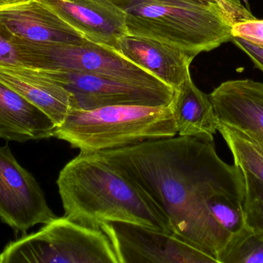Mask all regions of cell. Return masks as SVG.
Listing matches in <instances>:
<instances>
[{
  "label": "cell",
  "instance_id": "cell-1",
  "mask_svg": "<svg viewBox=\"0 0 263 263\" xmlns=\"http://www.w3.org/2000/svg\"><path fill=\"white\" fill-rule=\"evenodd\" d=\"M95 153L151 199L175 236L225 263L234 241L210 204L218 196H245V179L240 167L219 157L214 137L175 136Z\"/></svg>",
  "mask_w": 263,
  "mask_h": 263
},
{
  "label": "cell",
  "instance_id": "cell-2",
  "mask_svg": "<svg viewBox=\"0 0 263 263\" xmlns=\"http://www.w3.org/2000/svg\"><path fill=\"white\" fill-rule=\"evenodd\" d=\"M57 185L65 216L80 225L101 230L106 222H129L173 235L151 199L97 153L80 151L61 170Z\"/></svg>",
  "mask_w": 263,
  "mask_h": 263
},
{
  "label": "cell",
  "instance_id": "cell-3",
  "mask_svg": "<svg viewBox=\"0 0 263 263\" xmlns=\"http://www.w3.org/2000/svg\"><path fill=\"white\" fill-rule=\"evenodd\" d=\"M253 18L240 0L155 2L126 11L128 33L163 42L195 57L231 41L233 26Z\"/></svg>",
  "mask_w": 263,
  "mask_h": 263
},
{
  "label": "cell",
  "instance_id": "cell-4",
  "mask_svg": "<svg viewBox=\"0 0 263 263\" xmlns=\"http://www.w3.org/2000/svg\"><path fill=\"white\" fill-rule=\"evenodd\" d=\"M177 134L170 104L112 105L73 109L55 128L53 137L83 152H98L139 145Z\"/></svg>",
  "mask_w": 263,
  "mask_h": 263
},
{
  "label": "cell",
  "instance_id": "cell-5",
  "mask_svg": "<svg viewBox=\"0 0 263 263\" xmlns=\"http://www.w3.org/2000/svg\"><path fill=\"white\" fill-rule=\"evenodd\" d=\"M119 263L102 230L57 217L36 233L8 244L0 263Z\"/></svg>",
  "mask_w": 263,
  "mask_h": 263
},
{
  "label": "cell",
  "instance_id": "cell-6",
  "mask_svg": "<svg viewBox=\"0 0 263 263\" xmlns=\"http://www.w3.org/2000/svg\"><path fill=\"white\" fill-rule=\"evenodd\" d=\"M9 38L16 49L21 66L97 74L153 87L168 86L114 49L85 38L79 44Z\"/></svg>",
  "mask_w": 263,
  "mask_h": 263
},
{
  "label": "cell",
  "instance_id": "cell-7",
  "mask_svg": "<svg viewBox=\"0 0 263 263\" xmlns=\"http://www.w3.org/2000/svg\"><path fill=\"white\" fill-rule=\"evenodd\" d=\"M35 69L67 90L72 94L75 109L92 110L112 105L167 106L174 94L170 86H142L74 71Z\"/></svg>",
  "mask_w": 263,
  "mask_h": 263
},
{
  "label": "cell",
  "instance_id": "cell-8",
  "mask_svg": "<svg viewBox=\"0 0 263 263\" xmlns=\"http://www.w3.org/2000/svg\"><path fill=\"white\" fill-rule=\"evenodd\" d=\"M119 263H216L170 233L151 227L112 222L103 224Z\"/></svg>",
  "mask_w": 263,
  "mask_h": 263
},
{
  "label": "cell",
  "instance_id": "cell-9",
  "mask_svg": "<svg viewBox=\"0 0 263 263\" xmlns=\"http://www.w3.org/2000/svg\"><path fill=\"white\" fill-rule=\"evenodd\" d=\"M57 216L35 178L21 166L9 147H0V219L16 231L26 232Z\"/></svg>",
  "mask_w": 263,
  "mask_h": 263
},
{
  "label": "cell",
  "instance_id": "cell-10",
  "mask_svg": "<svg viewBox=\"0 0 263 263\" xmlns=\"http://www.w3.org/2000/svg\"><path fill=\"white\" fill-rule=\"evenodd\" d=\"M83 38L116 49L128 34L126 12L107 0H39Z\"/></svg>",
  "mask_w": 263,
  "mask_h": 263
},
{
  "label": "cell",
  "instance_id": "cell-11",
  "mask_svg": "<svg viewBox=\"0 0 263 263\" xmlns=\"http://www.w3.org/2000/svg\"><path fill=\"white\" fill-rule=\"evenodd\" d=\"M0 32L8 37L39 43L79 44L84 40L83 36L39 0L0 8Z\"/></svg>",
  "mask_w": 263,
  "mask_h": 263
},
{
  "label": "cell",
  "instance_id": "cell-12",
  "mask_svg": "<svg viewBox=\"0 0 263 263\" xmlns=\"http://www.w3.org/2000/svg\"><path fill=\"white\" fill-rule=\"evenodd\" d=\"M209 96L219 123L263 140V82L227 80Z\"/></svg>",
  "mask_w": 263,
  "mask_h": 263
},
{
  "label": "cell",
  "instance_id": "cell-13",
  "mask_svg": "<svg viewBox=\"0 0 263 263\" xmlns=\"http://www.w3.org/2000/svg\"><path fill=\"white\" fill-rule=\"evenodd\" d=\"M116 52L150 73L174 91L190 77L195 56L163 42L126 34Z\"/></svg>",
  "mask_w": 263,
  "mask_h": 263
},
{
  "label": "cell",
  "instance_id": "cell-14",
  "mask_svg": "<svg viewBox=\"0 0 263 263\" xmlns=\"http://www.w3.org/2000/svg\"><path fill=\"white\" fill-rule=\"evenodd\" d=\"M0 82L40 108L57 127L75 109L67 90L32 68L0 65Z\"/></svg>",
  "mask_w": 263,
  "mask_h": 263
},
{
  "label": "cell",
  "instance_id": "cell-15",
  "mask_svg": "<svg viewBox=\"0 0 263 263\" xmlns=\"http://www.w3.org/2000/svg\"><path fill=\"white\" fill-rule=\"evenodd\" d=\"M55 128L47 114L0 82V138L18 142L49 138Z\"/></svg>",
  "mask_w": 263,
  "mask_h": 263
},
{
  "label": "cell",
  "instance_id": "cell-16",
  "mask_svg": "<svg viewBox=\"0 0 263 263\" xmlns=\"http://www.w3.org/2000/svg\"><path fill=\"white\" fill-rule=\"evenodd\" d=\"M179 136L214 137L219 119L208 94L199 90L191 75L174 90L170 103Z\"/></svg>",
  "mask_w": 263,
  "mask_h": 263
},
{
  "label": "cell",
  "instance_id": "cell-17",
  "mask_svg": "<svg viewBox=\"0 0 263 263\" xmlns=\"http://www.w3.org/2000/svg\"><path fill=\"white\" fill-rule=\"evenodd\" d=\"M244 209L250 230L263 239V182L246 170Z\"/></svg>",
  "mask_w": 263,
  "mask_h": 263
},
{
  "label": "cell",
  "instance_id": "cell-18",
  "mask_svg": "<svg viewBox=\"0 0 263 263\" xmlns=\"http://www.w3.org/2000/svg\"><path fill=\"white\" fill-rule=\"evenodd\" d=\"M225 263H263V239L252 233L227 256Z\"/></svg>",
  "mask_w": 263,
  "mask_h": 263
},
{
  "label": "cell",
  "instance_id": "cell-19",
  "mask_svg": "<svg viewBox=\"0 0 263 263\" xmlns=\"http://www.w3.org/2000/svg\"><path fill=\"white\" fill-rule=\"evenodd\" d=\"M232 36L263 49V20L253 18L236 23L232 28Z\"/></svg>",
  "mask_w": 263,
  "mask_h": 263
},
{
  "label": "cell",
  "instance_id": "cell-20",
  "mask_svg": "<svg viewBox=\"0 0 263 263\" xmlns=\"http://www.w3.org/2000/svg\"><path fill=\"white\" fill-rule=\"evenodd\" d=\"M0 65L21 66L16 49L9 37L0 32Z\"/></svg>",
  "mask_w": 263,
  "mask_h": 263
},
{
  "label": "cell",
  "instance_id": "cell-21",
  "mask_svg": "<svg viewBox=\"0 0 263 263\" xmlns=\"http://www.w3.org/2000/svg\"><path fill=\"white\" fill-rule=\"evenodd\" d=\"M231 42H233L238 48L243 51L250 60L254 63L256 67L263 71V49L254 46L245 40L240 38L233 37Z\"/></svg>",
  "mask_w": 263,
  "mask_h": 263
},
{
  "label": "cell",
  "instance_id": "cell-22",
  "mask_svg": "<svg viewBox=\"0 0 263 263\" xmlns=\"http://www.w3.org/2000/svg\"><path fill=\"white\" fill-rule=\"evenodd\" d=\"M109 3L114 4V6L118 7L122 10L127 11L128 9L138 6V5L146 3H187V2H206L213 1V0H107Z\"/></svg>",
  "mask_w": 263,
  "mask_h": 263
},
{
  "label": "cell",
  "instance_id": "cell-23",
  "mask_svg": "<svg viewBox=\"0 0 263 263\" xmlns=\"http://www.w3.org/2000/svg\"><path fill=\"white\" fill-rule=\"evenodd\" d=\"M248 137L251 139L253 145H254L256 147V148H257V149L259 150V151L263 154V140H261V139L259 138H255V137H250V136H248Z\"/></svg>",
  "mask_w": 263,
  "mask_h": 263
},
{
  "label": "cell",
  "instance_id": "cell-24",
  "mask_svg": "<svg viewBox=\"0 0 263 263\" xmlns=\"http://www.w3.org/2000/svg\"><path fill=\"white\" fill-rule=\"evenodd\" d=\"M23 1H26V0H0V8L16 4V3H22Z\"/></svg>",
  "mask_w": 263,
  "mask_h": 263
}]
</instances>
